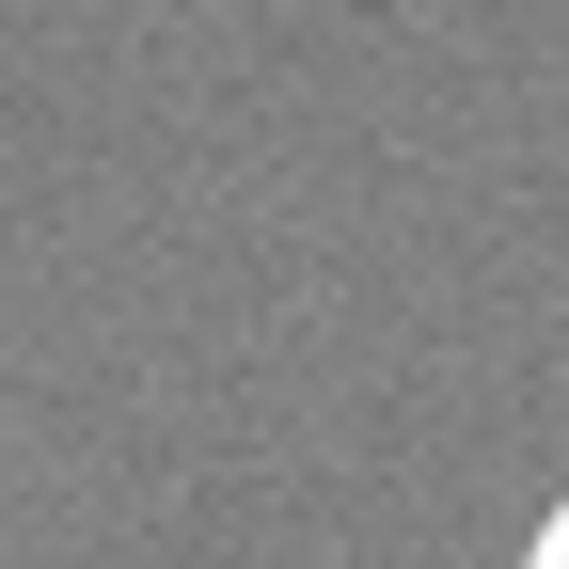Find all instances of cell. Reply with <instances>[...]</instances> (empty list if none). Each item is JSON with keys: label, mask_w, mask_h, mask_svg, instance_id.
Here are the masks:
<instances>
[{"label": "cell", "mask_w": 569, "mask_h": 569, "mask_svg": "<svg viewBox=\"0 0 569 569\" xmlns=\"http://www.w3.org/2000/svg\"><path fill=\"white\" fill-rule=\"evenodd\" d=\"M538 569H569V507H553V538H538Z\"/></svg>", "instance_id": "1"}]
</instances>
